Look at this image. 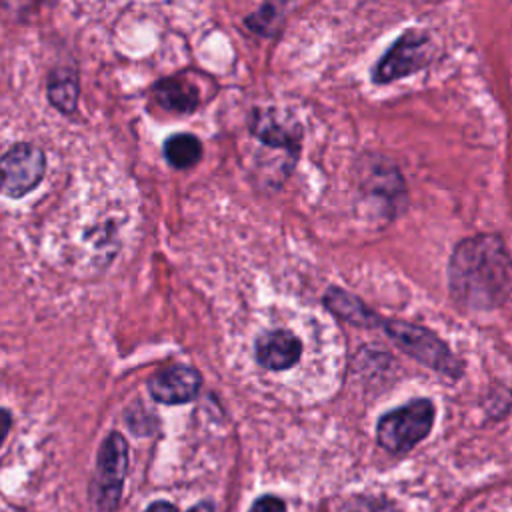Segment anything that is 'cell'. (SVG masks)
Wrapping results in <instances>:
<instances>
[{"mask_svg": "<svg viewBox=\"0 0 512 512\" xmlns=\"http://www.w3.org/2000/svg\"><path fill=\"white\" fill-rule=\"evenodd\" d=\"M450 296L464 308L488 312L510 292V256L498 234L460 240L448 260Z\"/></svg>", "mask_w": 512, "mask_h": 512, "instance_id": "cell-1", "label": "cell"}, {"mask_svg": "<svg viewBox=\"0 0 512 512\" xmlns=\"http://www.w3.org/2000/svg\"><path fill=\"white\" fill-rule=\"evenodd\" d=\"M380 328L404 354L424 364L426 368L450 378L462 376L460 360L452 354L446 342L428 328L406 320H382Z\"/></svg>", "mask_w": 512, "mask_h": 512, "instance_id": "cell-2", "label": "cell"}, {"mask_svg": "<svg viewBox=\"0 0 512 512\" xmlns=\"http://www.w3.org/2000/svg\"><path fill=\"white\" fill-rule=\"evenodd\" d=\"M434 416L436 408L430 398H414L380 416L376 424L378 444L392 454L408 452L430 434Z\"/></svg>", "mask_w": 512, "mask_h": 512, "instance_id": "cell-3", "label": "cell"}, {"mask_svg": "<svg viewBox=\"0 0 512 512\" xmlns=\"http://www.w3.org/2000/svg\"><path fill=\"white\" fill-rule=\"evenodd\" d=\"M434 54L432 36L424 30L410 28L394 40V44L378 58L372 68L374 84H390L422 70Z\"/></svg>", "mask_w": 512, "mask_h": 512, "instance_id": "cell-4", "label": "cell"}, {"mask_svg": "<svg viewBox=\"0 0 512 512\" xmlns=\"http://www.w3.org/2000/svg\"><path fill=\"white\" fill-rule=\"evenodd\" d=\"M126 470L128 444L120 432H110L98 450L96 474L92 484L94 502L102 512H110L118 504Z\"/></svg>", "mask_w": 512, "mask_h": 512, "instance_id": "cell-5", "label": "cell"}, {"mask_svg": "<svg viewBox=\"0 0 512 512\" xmlns=\"http://www.w3.org/2000/svg\"><path fill=\"white\" fill-rule=\"evenodd\" d=\"M44 150L30 142H18L0 156V194L22 198L44 178Z\"/></svg>", "mask_w": 512, "mask_h": 512, "instance_id": "cell-6", "label": "cell"}, {"mask_svg": "<svg viewBox=\"0 0 512 512\" xmlns=\"http://www.w3.org/2000/svg\"><path fill=\"white\" fill-rule=\"evenodd\" d=\"M202 386V374L194 366H170L148 380V394L166 406L192 402Z\"/></svg>", "mask_w": 512, "mask_h": 512, "instance_id": "cell-7", "label": "cell"}, {"mask_svg": "<svg viewBox=\"0 0 512 512\" xmlns=\"http://www.w3.org/2000/svg\"><path fill=\"white\" fill-rule=\"evenodd\" d=\"M302 356V340L284 328L266 330L254 340L256 362L272 372H282L298 364Z\"/></svg>", "mask_w": 512, "mask_h": 512, "instance_id": "cell-8", "label": "cell"}, {"mask_svg": "<svg viewBox=\"0 0 512 512\" xmlns=\"http://www.w3.org/2000/svg\"><path fill=\"white\" fill-rule=\"evenodd\" d=\"M250 132L266 146L284 148V150H298L300 136H302L298 126L290 128L272 110H252Z\"/></svg>", "mask_w": 512, "mask_h": 512, "instance_id": "cell-9", "label": "cell"}, {"mask_svg": "<svg viewBox=\"0 0 512 512\" xmlns=\"http://www.w3.org/2000/svg\"><path fill=\"white\" fill-rule=\"evenodd\" d=\"M324 306L344 322L362 328H380L382 320L374 310H370L358 296L346 292L340 286H330L324 294Z\"/></svg>", "mask_w": 512, "mask_h": 512, "instance_id": "cell-10", "label": "cell"}, {"mask_svg": "<svg viewBox=\"0 0 512 512\" xmlns=\"http://www.w3.org/2000/svg\"><path fill=\"white\" fill-rule=\"evenodd\" d=\"M152 92L160 108L170 112H194L200 104L198 88L182 78H162L154 84Z\"/></svg>", "mask_w": 512, "mask_h": 512, "instance_id": "cell-11", "label": "cell"}, {"mask_svg": "<svg viewBox=\"0 0 512 512\" xmlns=\"http://www.w3.org/2000/svg\"><path fill=\"white\" fill-rule=\"evenodd\" d=\"M48 100L62 114H74L78 106V74L72 68H54L48 76Z\"/></svg>", "mask_w": 512, "mask_h": 512, "instance_id": "cell-12", "label": "cell"}, {"mask_svg": "<svg viewBox=\"0 0 512 512\" xmlns=\"http://www.w3.org/2000/svg\"><path fill=\"white\" fill-rule=\"evenodd\" d=\"M164 158L172 168L184 170L202 158V142L190 132H178L164 140Z\"/></svg>", "mask_w": 512, "mask_h": 512, "instance_id": "cell-13", "label": "cell"}, {"mask_svg": "<svg viewBox=\"0 0 512 512\" xmlns=\"http://www.w3.org/2000/svg\"><path fill=\"white\" fill-rule=\"evenodd\" d=\"M284 6L282 4H262L256 12H252L246 18V26L260 36H272L276 34L282 16H284Z\"/></svg>", "mask_w": 512, "mask_h": 512, "instance_id": "cell-14", "label": "cell"}, {"mask_svg": "<svg viewBox=\"0 0 512 512\" xmlns=\"http://www.w3.org/2000/svg\"><path fill=\"white\" fill-rule=\"evenodd\" d=\"M248 512H286V506L278 496H262L252 504Z\"/></svg>", "mask_w": 512, "mask_h": 512, "instance_id": "cell-15", "label": "cell"}, {"mask_svg": "<svg viewBox=\"0 0 512 512\" xmlns=\"http://www.w3.org/2000/svg\"><path fill=\"white\" fill-rule=\"evenodd\" d=\"M12 426V416L6 408H0V446L4 442V438L8 436V430Z\"/></svg>", "mask_w": 512, "mask_h": 512, "instance_id": "cell-16", "label": "cell"}, {"mask_svg": "<svg viewBox=\"0 0 512 512\" xmlns=\"http://www.w3.org/2000/svg\"><path fill=\"white\" fill-rule=\"evenodd\" d=\"M146 512H178V510L168 502H154V504L148 506Z\"/></svg>", "mask_w": 512, "mask_h": 512, "instance_id": "cell-17", "label": "cell"}, {"mask_svg": "<svg viewBox=\"0 0 512 512\" xmlns=\"http://www.w3.org/2000/svg\"><path fill=\"white\" fill-rule=\"evenodd\" d=\"M188 512H214V506L212 504H208V502H200V504H196L192 510H188Z\"/></svg>", "mask_w": 512, "mask_h": 512, "instance_id": "cell-18", "label": "cell"}]
</instances>
